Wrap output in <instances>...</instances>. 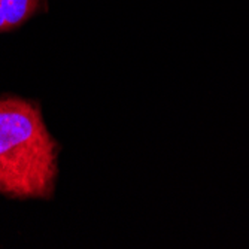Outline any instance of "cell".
Here are the masks:
<instances>
[{
	"label": "cell",
	"instance_id": "6da1fadb",
	"mask_svg": "<svg viewBox=\"0 0 249 249\" xmlns=\"http://www.w3.org/2000/svg\"><path fill=\"white\" fill-rule=\"evenodd\" d=\"M57 175V143L39 109L21 99L0 100V194L48 197Z\"/></svg>",
	"mask_w": 249,
	"mask_h": 249
},
{
	"label": "cell",
	"instance_id": "7a4b0ae2",
	"mask_svg": "<svg viewBox=\"0 0 249 249\" xmlns=\"http://www.w3.org/2000/svg\"><path fill=\"white\" fill-rule=\"evenodd\" d=\"M40 0H0V32L12 30L32 18Z\"/></svg>",
	"mask_w": 249,
	"mask_h": 249
}]
</instances>
